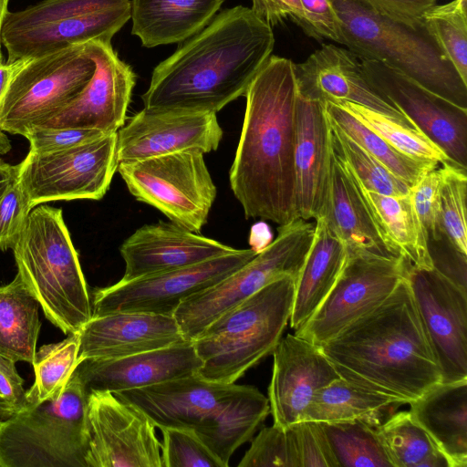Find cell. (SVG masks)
<instances>
[{
  "label": "cell",
  "instance_id": "6da1fadb",
  "mask_svg": "<svg viewBox=\"0 0 467 467\" xmlns=\"http://www.w3.org/2000/svg\"><path fill=\"white\" fill-rule=\"evenodd\" d=\"M274 46L272 27L251 8L224 9L155 67L144 108L217 113L245 95Z\"/></svg>",
  "mask_w": 467,
  "mask_h": 467
},
{
  "label": "cell",
  "instance_id": "7a4b0ae2",
  "mask_svg": "<svg viewBox=\"0 0 467 467\" xmlns=\"http://www.w3.org/2000/svg\"><path fill=\"white\" fill-rule=\"evenodd\" d=\"M230 186L244 215L285 225L298 219L295 143L298 89L292 60L270 56L250 84Z\"/></svg>",
  "mask_w": 467,
  "mask_h": 467
},
{
  "label": "cell",
  "instance_id": "3957f363",
  "mask_svg": "<svg viewBox=\"0 0 467 467\" xmlns=\"http://www.w3.org/2000/svg\"><path fill=\"white\" fill-rule=\"evenodd\" d=\"M407 277L380 305L318 346L340 378L402 405L441 381Z\"/></svg>",
  "mask_w": 467,
  "mask_h": 467
},
{
  "label": "cell",
  "instance_id": "277c9868",
  "mask_svg": "<svg viewBox=\"0 0 467 467\" xmlns=\"http://www.w3.org/2000/svg\"><path fill=\"white\" fill-rule=\"evenodd\" d=\"M340 20L343 43L361 59L404 74L431 92L467 109V84L421 19L410 23L359 0H329Z\"/></svg>",
  "mask_w": 467,
  "mask_h": 467
},
{
  "label": "cell",
  "instance_id": "5b68a950",
  "mask_svg": "<svg viewBox=\"0 0 467 467\" xmlns=\"http://www.w3.org/2000/svg\"><path fill=\"white\" fill-rule=\"evenodd\" d=\"M12 250L17 273L48 321L66 335L79 332L93 315L91 294L62 210L31 209Z\"/></svg>",
  "mask_w": 467,
  "mask_h": 467
},
{
  "label": "cell",
  "instance_id": "8992f818",
  "mask_svg": "<svg viewBox=\"0 0 467 467\" xmlns=\"http://www.w3.org/2000/svg\"><path fill=\"white\" fill-rule=\"evenodd\" d=\"M296 279H276L224 312L192 341L202 361L196 373L235 383L272 354L289 322Z\"/></svg>",
  "mask_w": 467,
  "mask_h": 467
},
{
  "label": "cell",
  "instance_id": "52a82bcc",
  "mask_svg": "<svg viewBox=\"0 0 467 467\" xmlns=\"http://www.w3.org/2000/svg\"><path fill=\"white\" fill-rule=\"evenodd\" d=\"M87 400L74 371L59 397L0 420V467H88Z\"/></svg>",
  "mask_w": 467,
  "mask_h": 467
},
{
  "label": "cell",
  "instance_id": "ba28073f",
  "mask_svg": "<svg viewBox=\"0 0 467 467\" xmlns=\"http://www.w3.org/2000/svg\"><path fill=\"white\" fill-rule=\"evenodd\" d=\"M130 0H42L8 12L1 32L6 63L92 40L111 42L130 19Z\"/></svg>",
  "mask_w": 467,
  "mask_h": 467
},
{
  "label": "cell",
  "instance_id": "9c48e42d",
  "mask_svg": "<svg viewBox=\"0 0 467 467\" xmlns=\"http://www.w3.org/2000/svg\"><path fill=\"white\" fill-rule=\"evenodd\" d=\"M314 234L315 225L301 218L280 225L276 238L247 264L185 299L173 314L184 338L193 341L219 316L269 283L285 276L296 279Z\"/></svg>",
  "mask_w": 467,
  "mask_h": 467
},
{
  "label": "cell",
  "instance_id": "30bf717a",
  "mask_svg": "<svg viewBox=\"0 0 467 467\" xmlns=\"http://www.w3.org/2000/svg\"><path fill=\"white\" fill-rule=\"evenodd\" d=\"M85 45L17 60L0 99V130L24 136L57 116L92 78Z\"/></svg>",
  "mask_w": 467,
  "mask_h": 467
},
{
  "label": "cell",
  "instance_id": "8fae6325",
  "mask_svg": "<svg viewBox=\"0 0 467 467\" xmlns=\"http://www.w3.org/2000/svg\"><path fill=\"white\" fill-rule=\"evenodd\" d=\"M203 155L198 150L178 151L120 162L117 170L139 202L199 234L207 223L217 193Z\"/></svg>",
  "mask_w": 467,
  "mask_h": 467
},
{
  "label": "cell",
  "instance_id": "7c38bea8",
  "mask_svg": "<svg viewBox=\"0 0 467 467\" xmlns=\"http://www.w3.org/2000/svg\"><path fill=\"white\" fill-rule=\"evenodd\" d=\"M19 165L32 209L47 202L100 200L118 169L117 132L58 151H28Z\"/></svg>",
  "mask_w": 467,
  "mask_h": 467
},
{
  "label": "cell",
  "instance_id": "4fadbf2b",
  "mask_svg": "<svg viewBox=\"0 0 467 467\" xmlns=\"http://www.w3.org/2000/svg\"><path fill=\"white\" fill-rule=\"evenodd\" d=\"M407 259L348 252L333 288L309 320L295 334L320 346L380 305L408 276Z\"/></svg>",
  "mask_w": 467,
  "mask_h": 467
},
{
  "label": "cell",
  "instance_id": "5bb4252c",
  "mask_svg": "<svg viewBox=\"0 0 467 467\" xmlns=\"http://www.w3.org/2000/svg\"><path fill=\"white\" fill-rule=\"evenodd\" d=\"M257 253L254 248L235 249L187 267L97 288L91 293L92 316L112 312L173 316L185 299L215 285Z\"/></svg>",
  "mask_w": 467,
  "mask_h": 467
},
{
  "label": "cell",
  "instance_id": "9a60e30c",
  "mask_svg": "<svg viewBox=\"0 0 467 467\" xmlns=\"http://www.w3.org/2000/svg\"><path fill=\"white\" fill-rule=\"evenodd\" d=\"M88 467H162L152 420L108 390L88 394Z\"/></svg>",
  "mask_w": 467,
  "mask_h": 467
},
{
  "label": "cell",
  "instance_id": "2e32d148",
  "mask_svg": "<svg viewBox=\"0 0 467 467\" xmlns=\"http://www.w3.org/2000/svg\"><path fill=\"white\" fill-rule=\"evenodd\" d=\"M374 90L397 108L456 165L467 170V109L431 92L383 63L361 59Z\"/></svg>",
  "mask_w": 467,
  "mask_h": 467
},
{
  "label": "cell",
  "instance_id": "e0dca14e",
  "mask_svg": "<svg viewBox=\"0 0 467 467\" xmlns=\"http://www.w3.org/2000/svg\"><path fill=\"white\" fill-rule=\"evenodd\" d=\"M407 278L441 382L467 379V292L433 268L410 266Z\"/></svg>",
  "mask_w": 467,
  "mask_h": 467
},
{
  "label": "cell",
  "instance_id": "ac0fdd59",
  "mask_svg": "<svg viewBox=\"0 0 467 467\" xmlns=\"http://www.w3.org/2000/svg\"><path fill=\"white\" fill-rule=\"evenodd\" d=\"M223 138L216 113L143 108L117 133V161H134L183 150H216Z\"/></svg>",
  "mask_w": 467,
  "mask_h": 467
},
{
  "label": "cell",
  "instance_id": "d6986e66",
  "mask_svg": "<svg viewBox=\"0 0 467 467\" xmlns=\"http://www.w3.org/2000/svg\"><path fill=\"white\" fill-rule=\"evenodd\" d=\"M85 45L95 71L83 89L57 116L41 127L95 129L117 132L125 123L136 76L114 51L111 42Z\"/></svg>",
  "mask_w": 467,
  "mask_h": 467
},
{
  "label": "cell",
  "instance_id": "ffe728a7",
  "mask_svg": "<svg viewBox=\"0 0 467 467\" xmlns=\"http://www.w3.org/2000/svg\"><path fill=\"white\" fill-rule=\"evenodd\" d=\"M268 401L274 424L288 428L302 420L315 392L340 378L319 347L296 334L273 351Z\"/></svg>",
  "mask_w": 467,
  "mask_h": 467
},
{
  "label": "cell",
  "instance_id": "44dd1931",
  "mask_svg": "<svg viewBox=\"0 0 467 467\" xmlns=\"http://www.w3.org/2000/svg\"><path fill=\"white\" fill-rule=\"evenodd\" d=\"M298 94L320 102H351L389 116L414 129L397 108L383 99L368 83L361 61L350 51L323 45L306 61L295 64Z\"/></svg>",
  "mask_w": 467,
  "mask_h": 467
},
{
  "label": "cell",
  "instance_id": "7402d4cb",
  "mask_svg": "<svg viewBox=\"0 0 467 467\" xmlns=\"http://www.w3.org/2000/svg\"><path fill=\"white\" fill-rule=\"evenodd\" d=\"M235 249L172 222L145 224L120 245L122 282L193 265Z\"/></svg>",
  "mask_w": 467,
  "mask_h": 467
},
{
  "label": "cell",
  "instance_id": "603a6c76",
  "mask_svg": "<svg viewBox=\"0 0 467 467\" xmlns=\"http://www.w3.org/2000/svg\"><path fill=\"white\" fill-rule=\"evenodd\" d=\"M81 360L112 359L188 341L173 316L112 312L92 316L78 332Z\"/></svg>",
  "mask_w": 467,
  "mask_h": 467
},
{
  "label": "cell",
  "instance_id": "cb8c5ba5",
  "mask_svg": "<svg viewBox=\"0 0 467 467\" xmlns=\"http://www.w3.org/2000/svg\"><path fill=\"white\" fill-rule=\"evenodd\" d=\"M332 129L323 102L298 94L296 115L295 176L298 218L323 217L330 187Z\"/></svg>",
  "mask_w": 467,
  "mask_h": 467
},
{
  "label": "cell",
  "instance_id": "d4e9b609",
  "mask_svg": "<svg viewBox=\"0 0 467 467\" xmlns=\"http://www.w3.org/2000/svg\"><path fill=\"white\" fill-rule=\"evenodd\" d=\"M242 386L211 381L193 374L114 394L142 410L156 428L193 430Z\"/></svg>",
  "mask_w": 467,
  "mask_h": 467
},
{
  "label": "cell",
  "instance_id": "484cf974",
  "mask_svg": "<svg viewBox=\"0 0 467 467\" xmlns=\"http://www.w3.org/2000/svg\"><path fill=\"white\" fill-rule=\"evenodd\" d=\"M202 365L192 341L112 359H84L75 368L88 394L143 388L196 374Z\"/></svg>",
  "mask_w": 467,
  "mask_h": 467
},
{
  "label": "cell",
  "instance_id": "4316f807",
  "mask_svg": "<svg viewBox=\"0 0 467 467\" xmlns=\"http://www.w3.org/2000/svg\"><path fill=\"white\" fill-rule=\"evenodd\" d=\"M347 252L401 256L385 237L362 198L349 171L333 150L330 187L323 216Z\"/></svg>",
  "mask_w": 467,
  "mask_h": 467
},
{
  "label": "cell",
  "instance_id": "83f0119b",
  "mask_svg": "<svg viewBox=\"0 0 467 467\" xmlns=\"http://www.w3.org/2000/svg\"><path fill=\"white\" fill-rule=\"evenodd\" d=\"M450 467H467V379L439 382L409 403Z\"/></svg>",
  "mask_w": 467,
  "mask_h": 467
},
{
  "label": "cell",
  "instance_id": "f1b7e54d",
  "mask_svg": "<svg viewBox=\"0 0 467 467\" xmlns=\"http://www.w3.org/2000/svg\"><path fill=\"white\" fill-rule=\"evenodd\" d=\"M225 0H130L131 34L145 47L181 43L203 29Z\"/></svg>",
  "mask_w": 467,
  "mask_h": 467
},
{
  "label": "cell",
  "instance_id": "f546056e",
  "mask_svg": "<svg viewBox=\"0 0 467 467\" xmlns=\"http://www.w3.org/2000/svg\"><path fill=\"white\" fill-rule=\"evenodd\" d=\"M314 238L296 281L290 326L296 331L322 305L344 266L347 248L323 217L316 220Z\"/></svg>",
  "mask_w": 467,
  "mask_h": 467
},
{
  "label": "cell",
  "instance_id": "4dcf8cb0",
  "mask_svg": "<svg viewBox=\"0 0 467 467\" xmlns=\"http://www.w3.org/2000/svg\"><path fill=\"white\" fill-rule=\"evenodd\" d=\"M269 413L268 399L258 389L243 385L192 431L227 467L235 450L252 440Z\"/></svg>",
  "mask_w": 467,
  "mask_h": 467
},
{
  "label": "cell",
  "instance_id": "1f68e13d",
  "mask_svg": "<svg viewBox=\"0 0 467 467\" xmlns=\"http://www.w3.org/2000/svg\"><path fill=\"white\" fill-rule=\"evenodd\" d=\"M348 170L378 225L394 249L411 266L432 269L428 240L410 193L389 196L368 191Z\"/></svg>",
  "mask_w": 467,
  "mask_h": 467
},
{
  "label": "cell",
  "instance_id": "d6a6232c",
  "mask_svg": "<svg viewBox=\"0 0 467 467\" xmlns=\"http://www.w3.org/2000/svg\"><path fill=\"white\" fill-rule=\"evenodd\" d=\"M39 304L20 275L0 286V355L33 363L41 327Z\"/></svg>",
  "mask_w": 467,
  "mask_h": 467
},
{
  "label": "cell",
  "instance_id": "836d02e7",
  "mask_svg": "<svg viewBox=\"0 0 467 467\" xmlns=\"http://www.w3.org/2000/svg\"><path fill=\"white\" fill-rule=\"evenodd\" d=\"M400 405L391 398L338 378L315 392L301 420L325 423L365 420L379 426L389 408Z\"/></svg>",
  "mask_w": 467,
  "mask_h": 467
},
{
  "label": "cell",
  "instance_id": "e575fe53",
  "mask_svg": "<svg viewBox=\"0 0 467 467\" xmlns=\"http://www.w3.org/2000/svg\"><path fill=\"white\" fill-rule=\"evenodd\" d=\"M378 434L392 467H450L410 411L387 417Z\"/></svg>",
  "mask_w": 467,
  "mask_h": 467
},
{
  "label": "cell",
  "instance_id": "d590c367",
  "mask_svg": "<svg viewBox=\"0 0 467 467\" xmlns=\"http://www.w3.org/2000/svg\"><path fill=\"white\" fill-rule=\"evenodd\" d=\"M324 106L332 124L408 183L412 185L424 172L441 165L400 152L348 110L331 102H324Z\"/></svg>",
  "mask_w": 467,
  "mask_h": 467
},
{
  "label": "cell",
  "instance_id": "8d00e7d4",
  "mask_svg": "<svg viewBox=\"0 0 467 467\" xmlns=\"http://www.w3.org/2000/svg\"><path fill=\"white\" fill-rule=\"evenodd\" d=\"M338 467H392L378 427L365 420L321 423Z\"/></svg>",
  "mask_w": 467,
  "mask_h": 467
},
{
  "label": "cell",
  "instance_id": "74e56055",
  "mask_svg": "<svg viewBox=\"0 0 467 467\" xmlns=\"http://www.w3.org/2000/svg\"><path fill=\"white\" fill-rule=\"evenodd\" d=\"M78 332L67 334L62 341L44 345L36 351L32 363L35 381L26 391V404L40 403L62 394L78 366Z\"/></svg>",
  "mask_w": 467,
  "mask_h": 467
},
{
  "label": "cell",
  "instance_id": "f35d334b",
  "mask_svg": "<svg viewBox=\"0 0 467 467\" xmlns=\"http://www.w3.org/2000/svg\"><path fill=\"white\" fill-rule=\"evenodd\" d=\"M334 104L348 110L393 148L409 157L438 164L453 163L438 145L417 129L358 104L345 101Z\"/></svg>",
  "mask_w": 467,
  "mask_h": 467
},
{
  "label": "cell",
  "instance_id": "ab89813d",
  "mask_svg": "<svg viewBox=\"0 0 467 467\" xmlns=\"http://www.w3.org/2000/svg\"><path fill=\"white\" fill-rule=\"evenodd\" d=\"M330 124L333 150L365 189L389 196H404L410 193L411 184L393 174L337 126L331 122Z\"/></svg>",
  "mask_w": 467,
  "mask_h": 467
},
{
  "label": "cell",
  "instance_id": "60d3db41",
  "mask_svg": "<svg viewBox=\"0 0 467 467\" xmlns=\"http://www.w3.org/2000/svg\"><path fill=\"white\" fill-rule=\"evenodd\" d=\"M422 19L467 84V0L434 5L425 11Z\"/></svg>",
  "mask_w": 467,
  "mask_h": 467
},
{
  "label": "cell",
  "instance_id": "b9f144b4",
  "mask_svg": "<svg viewBox=\"0 0 467 467\" xmlns=\"http://www.w3.org/2000/svg\"><path fill=\"white\" fill-rule=\"evenodd\" d=\"M440 207L445 239L467 255L466 169L454 163L441 164Z\"/></svg>",
  "mask_w": 467,
  "mask_h": 467
},
{
  "label": "cell",
  "instance_id": "7bdbcfd3",
  "mask_svg": "<svg viewBox=\"0 0 467 467\" xmlns=\"http://www.w3.org/2000/svg\"><path fill=\"white\" fill-rule=\"evenodd\" d=\"M239 467H300L293 426L263 428L238 463Z\"/></svg>",
  "mask_w": 467,
  "mask_h": 467
},
{
  "label": "cell",
  "instance_id": "ee69618b",
  "mask_svg": "<svg viewBox=\"0 0 467 467\" xmlns=\"http://www.w3.org/2000/svg\"><path fill=\"white\" fill-rule=\"evenodd\" d=\"M162 467H225L190 429L161 428Z\"/></svg>",
  "mask_w": 467,
  "mask_h": 467
},
{
  "label": "cell",
  "instance_id": "f6af8a7d",
  "mask_svg": "<svg viewBox=\"0 0 467 467\" xmlns=\"http://www.w3.org/2000/svg\"><path fill=\"white\" fill-rule=\"evenodd\" d=\"M441 166L424 172L410 187V196L423 226L428 243L442 240L440 207Z\"/></svg>",
  "mask_w": 467,
  "mask_h": 467
},
{
  "label": "cell",
  "instance_id": "bcb514c9",
  "mask_svg": "<svg viewBox=\"0 0 467 467\" xmlns=\"http://www.w3.org/2000/svg\"><path fill=\"white\" fill-rule=\"evenodd\" d=\"M31 209L18 174L0 200L1 251L13 248Z\"/></svg>",
  "mask_w": 467,
  "mask_h": 467
},
{
  "label": "cell",
  "instance_id": "7dc6e473",
  "mask_svg": "<svg viewBox=\"0 0 467 467\" xmlns=\"http://www.w3.org/2000/svg\"><path fill=\"white\" fill-rule=\"evenodd\" d=\"M105 134L95 129L71 127H35L24 137L30 142L29 151L36 154L67 150L94 140Z\"/></svg>",
  "mask_w": 467,
  "mask_h": 467
},
{
  "label": "cell",
  "instance_id": "c3c4849f",
  "mask_svg": "<svg viewBox=\"0 0 467 467\" xmlns=\"http://www.w3.org/2000/svg\"><path fill=\"white\" fill-rule=\"evenodd\" d=\"M292 426L300 467H338L320 422L300 420Z\"/></svg>",
  "mask_w": 467,
  "mask_h": 467
},
{
  "label": "cell",
  "instance_id": "681fc988",
  "mask_svg": "<svg viewBox=\"0 0 467 467\" xmlns=\"http://www.w3.org/2000/svg\"><path fill=\"white\" fill-rule=\"evenodd\" d=\"M304 32L317 40L343 43L340 20L329 0H300Z\"/></svg>",
  "mask_w": 467,
  "mask_h": 467
},
{
  "label": "cell",
  "instance_id": "f907efd6",
  "mask_svg": "<svg viewBox=\"0 0 467 467\" xmlns=\"http://www.w3.org/2000/svg\"><path fill=\"white\" fill-rule=\"evenodd\" d=\"M251 10L271 27L288 17L300 27L303 24L300 0H252Z\"/></svg>",
  "mask_w": 467,
  "mask_h": 467
},
{
  "label": "cell",
  "instance_id": "816d5d0a",
  "mask_svg": "<svg viewBox=\"0 0 467 467\" xmlns=\"http://www.w3.org/2000/svg\"><path fill=\"white\" fill-rule=\"evenodd\" d=\"M375 10L391 17L416 23L436 4V0H359Z\"/></svg>",
  "mask_w": 467,
  "mask_h": 467
},
{
  "label": "cell",
  "instance_id": "f5cc1de1",
  "mask_svg": "<svg viewBox=\"0 0 467 467\" xmlns=\"http://www.w3.org/2000/svg\"><path fill=\"white\" fill-rule=\"evenodd\" d=\"M15 363L0 355V397L21 409L26 404V390Z\"/></svg>",
  "mask_w": 467,
  "mask_h": 467
},
{
  "label": "cell",
  "instance_id": "db71d44e",
  "mask_svg": "<svg viewBox=\"0 0 467 467\" xmlns=\"http://www.w3.org/2000/svg\"><path fill=\"white\" fill-rule=\"evenodd\" d=\"M16 66V61L13 63L3 62L0 64V99L5 90ZM11 149L12 146L9 138L0 130V155L8 153Z\"/></svg>",
  "mask_w": 467,
  "mask_h": 467
},
{
  "label": "cell",
  "instance_id": "11a10c76",
  "mask_svg": "<svg viewBox=\"0 0 467 467\" xmlns=\"http://www.w3.org/2000/svg\"><path fill=\"white\" fill-rule=\"evenodd\" d=\"M20 165H11L0 158V200L19 174Z\"/></svg>",
  "mask_w": 467,
  "mask_h": 467
},
{
  "label": "cell",
  "instance_id": "9f6ffc18",
  "mask_svg": "<svg viewBox=\"0 0 467 467\" xmlns=\"http://www.w3.org/2000/svg\"><path fill=\"white\" fill-rule=\"evenodd\" d=\"M20 408L13 402L0 397V420H5L12 416Z\"/></svg>",
  "mask_w": 467,
  "mask_h": 467
},
{
  "label": "cell",
  "instance_id": "6f0895ef",
  "mask_svg": "<svg viewBox=\"0 0 467 467\" xmlns=\"http://www.w3.org/2000/svg\"><path fill=\"white\" fill-rule=\"evenodd\" d=\"M9 0H0V64L3 63L2 55V43H1V32L2 27L9 12L8 10Z\"/></svg>",
  "mask_w": 467,
  "mask_h": 467
},
{
  "label": "cell",
  "instance_id": "680465c9",
  "mask_svg": "<svg viewBox=\"0 0 467 467\" xmlns=\"http://www.w3.org/2000/svg\"><path fill=\"white\" fill-rule=\"evenodd\" d=\"M2 64V63H1Z\"/></svg>",
  "mask_w": 467,
  "mask_h": 467
}]
</instances>
